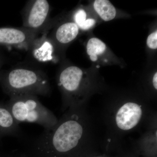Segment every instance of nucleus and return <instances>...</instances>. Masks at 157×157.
<instances>
[{"label":"nucleus","instance_id":"2","mask_svg":"<svg viewBox=\"0 0 157 157\" xmlns=\"http://www.w3.org/2000/svg\"><path fill=\"white\" fill-rule=\"evenodd\" d=\"M0 85L9 98L23 94L48 97L51 92L46 73L42 70L30 68L0 71Z\"/></svg>","mask_w":157,"mask_h":157},{"label":"nucleus","instance_id":"3","mask_svg":"<svg viewBox=\"0 0 157 157\" xmlns=\"http://www.w3.org/2000/svg\"><path fill=\"white\" fill-rule=\"evenodd\" d=\"M6 104L19 124H37L45 130H49L58 121L53 113L40 102L37 96L23 94L13 96Z\"/></svg>","mask_w":157,"mask_h":157},{"label":"nucleus","instance_id":"19","mask_svg":"<svg viewBox=\"0 0 157 157\" xmlns=\"http://www.w3.org/2000/svg\"><path fill=\"white\" fill-rule=\"evenodd\" d=\"M73 157H84V156L83 155V154H82V153L80 154H78L74 156Z\"/></svg>","mask_w":157,"mask_h":157},{"label":"nucleus","instance_id":"8","mask_svg":"<svg viewBox=\"0 0 157 157\" xmlns=\"http://www.w3.org/2000/svg\"><path fill=\"white\" fill-rule=\"evenodd\" d=\"M142 114L141 106L136 103L128 102L118 110L116 115V123L121 130L128 131L138 124Z\"/></svg>","mask_w":157,"mask_h":157},{"label":"nucleus","instance_id":"15","mask_svg":"<svg viewBox=\"0 0 157 157\" xmlns=\"http://www.w3.org/2000/svg\"><path fill=\"white\" fill-rule=\"evenodd\" d=\"M95 24V21L94 19H92V18L87 19L80 29L84 30L89 29L92 27Z\"/></svg>","mask_w":157,"mask_h":157},{"label":"nucleus","instance_id":"11","mask_svg":"<svg viewBox=\"0 0 157 157\" xmlns=\"http://www.w3.org/2000/svg\"><path fill=\"white\" fill-rule=\"evenodd\" d=\"M94 7L101 18L105 21L112 20L116 15L115 7L108 0H96Z\"/></svg>","mask_w":157,"mask_h":157},{"label":"nucleus","instance_id":"18","mask_svg":"<svg viewBox=\"0 0 157 157\" xmlns=\"http://www.w3.org/2000/svg\"><path fill=\"white\" fill-rule=\"evenodd\" d=\"M3 63H4V58H3L2 55L0 53V71H1V69Z\"/></svg>","mask_w":157,"mask_h":157},{"label":"nucleus","instance_id":"10","mask_svg":"<svg viewBox=\"0 0 157 157\" xmlns=\"http://www.w3.org/2000/svg\"><path fill=\"white\" fill-rule=\"evenodd\" d=\"M79 28L74 22L64 23L57 26L48 37L55 46L56 44H67L75 39L78 33Z\"/></svg>","mask_w":157,"mask_h":157},{"label":"nucleus","instance_id":"5","mask_svg":"<svg viewBox=\"0 0 157 157\" xmlns=\"http://www.w3.org/2000/svg\"><path fill=\"white\" fill-rule=\"evenodd\" d=\"M40 33L23 27L0 28V45L29 51Z\"/></svg>","mask_w":157,"mask_h":157},{"label":"nucleus","instance_id":"1","mask_svg":"<svg viewBox=\"0 0 157 157\" xmlns=\"http://www.w3.org/2000/svg\"><path fill=\"white\" fill-rule=\"evenodd\" d=\"M71 112L51 129L45 130L36 140L28 157H73L79 150L83 135L82 124Z\"/></svg>","mask_w":157,"mask_h":157},{"label":"nucleus","instance_id":"9","mask_svg":"<svg viewBox=\"0 0 157 157\" xmlns=\"http://www.w3.org/2000/svg\"><path fill=\"white\" fill-rule=\"evenodd\" d=\"M19 123L14 119L6 104L0 102V139L7 136H18Z\"/></svg>","mask_w":157,"mask_h":157},{"label":"nucleus","instance_id":"12","mask_svg":"<svg viewBox=\"0 0 157 157\" xmlns=\"http://www.w3.org/2000/svg\"><path fill=\"white\" fill-rule=\"evenodd\" d=\"M107 47L104 42L96 38H91L89 40L86 45V51L91 60L93 62L98 60V55L104 53Z\"/></svg>","mask_w":157,"mask_h":157},{"label":"nucleus","instance_id":"14","mask_svg":"<svg viewBox=\"0 0 157 157\" xmlns=\"http://www.w3.org/2000/svg\"><path fill=\"white\" fill-rule=\"evenodd\" d=\"M147 44L149 48L155 49L157 48V31L151 34L147 40Z\"/></svg>","mask_w":157,"mask_h":157},{"label":"nucleus","instance_id":"4","mask_svg":"<svg viewBox=\"0 0 157 157\" xmlns=\"http://www.w3.org/2000/svg\"><path fill=\"white\" fill-rule=\"evenodd\" d=\"M51 8L46 0H32L22 11V27L42 34L49 28Z\"/></svg>","mask_w":157,"mask_h":157},{"label":"nucleus","instance_id":"16","mask_svg":"<svg viewBox=\"0 0 157 157\" xmlns=\"http://www.w3.org/2000/svg\"><path fill=\"white\" fill-rule=\"evenodd\" d=\"M0 157H28L27 155L18 152H13L6 155Z\"/></svg>","mask_w":157,"mask_h":157},{"label":"nucleus","instance_id":"20","mask_svg":"<svg viewBox=\"0 0 157 157\" xmlns=\"http://www.w3.org/2000/svg\"><path fill=\"white\" fill-rule=\"evenodd\" d=\"M94 157H106L105 156H96Z\"/></svg>","mask_w":157,"mask_h":157},{"label":"nucleus","instance_id":"21","mask_svg":"<svg viewBox=\"0 0 157 157\" xmlns=\"http://www.w3.org/2000/svg\"><path fill=\"white\" fill-rule=\"evenodd\" d=\"M97 67L98 68H99V67H100V66H97Z\"/></svg>","mask_w":157,"mask_h":157},{"label":"nucleus","instance_id":"7","mask_svg":"<svg viewBox=\"0 0 157 157\" xmlns=\"http://www.w3.org/2000/svg\"><path fill=\"white\" fill-rule=\"evenodd\" d=\"M48 31H45L35 39L29 51L33 57L41 63L56 61L55 46L48 36Z\"/></svg>","mask_w":157,"mask_h":157},{"label":"nucleus","instance_id":"17","mask_svg":"<svg viewBox=\"0 0 157 157\" xmlns=\"http://www.w3.org/2000/svg\"><path fill=\"white\" fill-rule=\"evenodd\" d=\"M157 73H155L153 78L152 82L156 90L157 89Z\"/></svg>","mask_w":157,"mask_h":157},{"label":"nucleus","instance_id":"6","mask_svg":"<svg viewBox=\"0 0 157 157\" xmlns=\"http://www.w3.org/2000/svg\"><path fill=\"white\" fill-rule=\"evenodd\" d=\"M83 75L82 70L76 66L65 68L59 75L58 85L63 90L67 104H76L82 83Z\"/></svg>","mask_w":157,"mask_h":157},{"label":"nucleus","instance_id":"13","mask_svg":"<svg viewBox=\"0 0 157 157\" xmlns=\"http://www.w3.org/2000/svg\"><path fill=\"white\" fill-rule=\"evenodd\" d=\"M74 22L80 29L86 21V11L82 9H78L75 11L73 15Z\"/></svg>","mask_w":157,"mask_h":157}]
</instances>
